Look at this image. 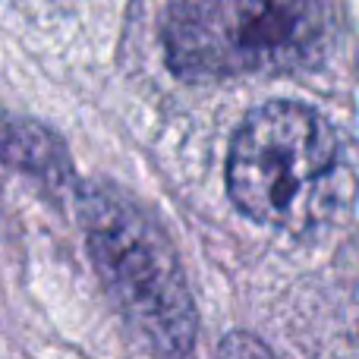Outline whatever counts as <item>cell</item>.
<instances>
[{"instance_id": "obj_3", "label": "cell", "mask_w": 359, "mask_h": 359, "mask_svg": "<svg viewBox=\"0 0 359 359\" xmlns=\"http://www.w3.org/2000/svg\"><path fill=\"white\" fill-rule=\"evenodd\" d=\"M328 35V0H170L161 25L168 69L196 86L297 73Z\"/></svg>"}, {"instance_id": "obj_1", "label": "cell", "mask_w": 359, "mask_h": 359, "mask_svg": "<svg viewBox=\"0 0 359 359\" xmlns=\"http://www.w3.org/2000/svg\"><path fill=\"white\" fill-rule=\"evenodd\" d=\"M76 211L95 274L126 328L155 356H189L198 337V309L177 246L158 217L104 183L82 186Z\"/></svg>"}, {"instance_id": "obj_2", "label": "cell", "mask_w": 359, "mask_h": 359, "mask_svg": "<svg viewBox=\"0 0 359 359\" xmlns=\"http://www.w3.org/2000/svg\"><path fill=\"white\" fill-rule=\"evenodd\" d=\"M344 177L334 126L299 101L255 107L230 142L227 196L265 227L303 233L322 224L341 205Z\"/></svg>"}, {"instance_id": "obj_5", "label": "cell", "mask_w": 359, "mask_h": 359, "mask_svg": "<svg viewBox=\"0 0 359 359\" xmlns=\"http://www.w3.org/2000/svg\"><path fill=\"white\" fill-rule=\"evenodd\" d=\"M221 359H274L268 347L255 334L246 331H233L221 341Z\"/></svg>"}, {"instance_id": "obj_4", "label": "cell", "mask_w": 359, "mask_h": 359, "mask_svg": "<svg viewBox=\"0 0 359 359\" xmlns=\"http://www.w3.org/2000/svg\"><path fill=\"white\" fill-rule=\"evenodd\" d=\"M0 158L50 186H60L73 177V161L63 142L50 130L29 123V120L0 117Z\"/></svg>"}]
</instances>
